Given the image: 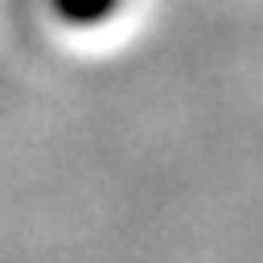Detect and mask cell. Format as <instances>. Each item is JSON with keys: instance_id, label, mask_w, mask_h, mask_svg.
Returning a JSON list of instances; mask_svg holds the SVG:
<instances>
[{"instance_id": "obj_1", "label": "cell", "mask_w": 263, "mask_h": 263, "mask_svg": "<svg viewBox=\"0 0 263 263\" xmlns=\"http://www.w3.org/2000/svg\"><path fill=\"white\" fill-rule=\"evenodd\" d=\"M45 8L58 21V29L95 33V29H107L111 21H119L127 0H45Z\"/></svg>"}]
</instances>
